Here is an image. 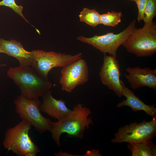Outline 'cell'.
<instances>
[{
    "mask_svg": "<svg viewBox=\"0 0 156 156\" xmlns=\"http://www.w3.org/2000/svg\"><path fill=\"white\" fill-rule=\"evenodd\" d=\"M90 109L81 103L75 105L71 111L57 122H52L49 131L57 146H61L60 138L64 133L70 138L82 139L86 129L93 124Z\"/></svg>",
    "mask_w": 156,
    "mask_h": 156,
    "instance_id": "1",
    "label": "cell"
},
{
    "mask_svg": "<svg viewBox=\"0 0 156 156\" xmlns=\"http://www.w3.org/2000/svg\"><path fill=\"white\" fill-rule=\"evenodd\" d=\"M7 75L19 88L21 94L29 99H38L53 86L31 66L10 67Z\"/></svg>",
    "mask_w": 156,
    "mask_h": 156,
    "instance_id": "2",
    "label": "cell"
},
{
    "mask_svg": "<svg viewBox=\"0 0 156 156\" xmlns=\"http://www.w3.org/2000/svg\"><path fill=\"white\" fill-rule=\"evenodd\" d=\"M31 126L22 120L6 131L3 144L8 151L18 156H36L40 152L29 135Z\"/></svg>",
    "mask_w": 156,
    "mask_h": 156,
    "instance_id": "3",
    "label": "cell"
},
{
    "mask_svg": "<svg viewBox=\"0 0 156 156\" xmlns=\"http://www.w3.org/2000/svg\"><path fill=\"white\" fill-rule=\"evenodd\" d=\"M127 51L138 57L151 56L156 52V25L153 23L135 28L122 44Z\"/></svg>",
    "mask_w": 156,
    "mask_h": 156,
    "instance_id": "4",
    "label": "cell"
},
{
    "mask_svg": "<svg viewBox=\"0 0 156 156\" xmlns=\"http://www.w3.org/2000/svg\"><path fill=\"white\" fill-rule=\"evenodd\" d=\"M41 102L39 99H29L21 94L14 101L16 112L22 120L42 133L50 131L52 121L41 114L40 109Z\"/></svg>",
    "mask_w": 156,
    "mask_h": 156,
    "instance_id": "5",
    "label": "cell"
},
{
    "mask_svg": "<svg viewBox=\"0 0 156 156\" xmlns=\"http://www.w3.org/2000/svg\"><path fill=\"white\" fill-rule=\"evenodd\" d=\"M156 135V116L149 121L134 122L120 127L111 140L113 144L132 143L152 140Z\"/></svg>",
    "mask_w": 156,
    "mask_h": 156,
    "instance_id": "6",
    "label": "cell"
},
{
    "mask_svg": "<svg viewBox=\"0 0 156 156\" xmlns=\"http://www.w3.org/2000/svg\"><path fill=\"white\" fill-rule=\"evenodd\" d=\"M135 23L136 20H134L125 29L117 34L109 32L103 35H95L90 38L81 36H78L77 39L91 45L104 54L109 53L116 57L117 49L125 42L136 28Z\"/></svg>",
    "mask_w": 156,
    "mask_h": 156,
    "instance_id": "7",
    "label": "cell"
},
{
    "mask_svg": "<svg viewBox=\"0 0 156 156\" xmlns=\"http://www.w3.org/2000/svg\"><path fill=\"white\" fill-rule=\"evenodd\" d=\"M32 51L34 57L31 66L47 79H48L49 72L53 68L64 67L81 58L82 55L81 53L73 55L42 50H36Z\"/></svg>",
    "mask_w": 156,
    "mask_h": 156,
    "instance_id": "8",
    "label": "cell"
},
{
    "mask_svg": "<svg viewBox=\"0 0 156 156\" xmlns=\"http://www.w3.org/2000/svg\"><path fill=\"white\" fill-rule=\"evenodd\" d=\"M61 74L60 83L62 90L69 93L88 81V65L86 60L81 58L63 67Z\"/></svg>",
    "mask_w": 156,
    "mask_h": 156,
    "instance_id": "9",
    "label": "cell"
},
{
    "mask_svg": "<svg viewBox=\"0 0 156 156\" xmlns=\"http://www.w3.org/2000/svg\"><path fill=\"white\" fill-rule=\"evenodd\" d=\"M116 58L111 55L104 54L99 76L101 83L120 97L123 91V81L120 79V66Z\"/></svg>",
    "mask_w": 156,
    "mask_h": 156,
    "instance_id": "10",
    "label": "cell"
},
{
    "mask_svg": "<svg viewBox=\"0 0 156 156\" xmlns=\"http://www.w3.org/2000/svg\"><path fill=\"white\" fill-rule=\"evenodd\" d=\"M125 70L128 74H125V77L133 89L146 86L156 90V69L152 70L148 67L142 68L137 66L128 67Z\"/></svg>",
    "mask_w": 156,
    "mask_h": 156,
    "instance_id": "11",
    "label": "cell"
},
{
    "mask_svg": "<svg viewBox=\"0 0 156 156\" xmlns=\"http://www.w3.org/2000/svg\"><path fill=\"white\" fill-rule=\"evenodd\" d=\"M0 53L16 58L19 63L20 66H31L34 55L33 51L25 50L21 42L16 40H10L0 38Z\"/></svg>",
    "mask_w": 156,
    "mask_h": 156,
    "instance_id": "12",
    "label": "cell"
},
{
    "mask_svg": "<svg viewBox=\"0 0 156 156\" xmlns=\"http://www.w3.org/2000/svg\"><path fill=\"white\" fill-rule=\"evenodd\" d=\"M52 92V90H49L42 96V101L40 109L41 111L58 120L69 113L71 110L67 107L62 99H57L54 98Z\"/></svg>",
    "mask_w": 156,
    "mask_h": 156,
    "instance_id": "13",
    "label": "cell"
},
{
    "mask_svg": "<svg viewBox=\"0 0 156 156\" xmlns=\"http://www.w3.org/2000/svg\"><path fill=\"white\" fill-rule=\"evenodd\" d=\"M123 91L122 96L126 99L118 103L116 105L118 107L124 106L130 107L134 112L142 111L152 118L156 116V108L155 104L148 105L145 103L139 97L136 96L133 91L125 86L122 82Z\"/></svg>",
    "mask_w": 156,
    "mask_h": 156,
    "instance_id": "14",
    "label": "cell"
},
{
    "mask_svg": "<svg viewBox=\"0 0 156 156\" xmlns=\"http://www.w3.org/2000/svg\"><path fill=\"white\" fill-rule=\"evenodd\" d=\"M127 148L132 156H156V146L152 140L129 143Z\"/></svg>",
    "mask_w": 156,
    "mask_h": 156,
    "instance_id": "15",
    "label": "cell"
},
{
    "mask_svg": "<svg viewBox=\"0 0 156 156\" xmlns=\"http://www.w3.org/2000/svg\"><path fill=\"white\" fill-rule=\"evenodd\" d=\"M80 21L95 27L100 24V14L95 9L83 8L79 15Z\"/></svg>",
    "mask_w": 156,
    "mask_h": 156,
    "instance_id": "16",
    "label": "cell"
},
{
    "mask_svg": "<svg viewBox=\"0 0 156 156\" xmlns=\"http://www.w3.org/2000/svg\"><path fill=\"white\" fill-rule=\"evenodd\" d=\"M122 15L121 12L112 11L100 14V24L112 27H115L121 21Z\"/></svg>",
    "mask_w": 156,
    "mask_h": 156,
    "instance_id": "17",
    "label": "cell"
},
{
    "mask_svg": "<svg viewBox=\"0 0 156 156\" xmlns=\"http://www.w3.org/2000/svg\"><path fill=\"white\" fill-rule=\"evenodd\" d=\"M156 15V0H148L143 15L144 25L153 23V18Z\"/></svg>",
    "mask_w": 156,
    "mask_h": 156,
    "instance_id": "18",
    "label": "cell"
},
{
    "mask_svg": "<svg viewBox=\"0 0 156 156\" xmlns=\"http://www.w3.org/2000/svg\"><path fill=\"white\" fill-rule=\"evenodd\" d=\"M0 6H5L11 8L15 13L28 22L22 13L23 7L17 5L15 0H2L0 1Z\"/></svg>",
    "mask_w": 156,
    "mask_h": 156,
    "instance_id": "19",
    "label": "cell"
},
{
    "mask_svg": "<svg viewBox=\"0 0 156 156\" xmlns=\"http://www.w3.org/2000/svg\"><path fill=\"white\" fill-rule=\"evenodd\" d=\"M148 0H135L138 10L137 17L138 22L139 23L143 19L144 11Z\"/></svg>",
    "mask_w": 156,
    "mask_h": 156,
    "instance_id": "20",
    "label": "cell"
},
{
    "mask_svg": "<svg viewBox=\"0 0 156 156\" xmlns=\"http://www.w3.org/2000/svg\"><path fill=\"white\" fill-rule=\"evenodd\" d=\"M85 156H101L99 152V151L94 149L87 151L84 155Z\"/></svg>",
    "mask_w": 156,
    "mask_h": 156,
    "instance_id": "21",
    "label": "cell"
},
{
    "mask_svg": "<svg viewBox=\"0 0 156 156\" xmlns=\"http://www.w3.org/2000/svg\"><path fill=\"white\" fill-rule=\"evenodd\" d=\"M6 66V65L5 64H3L2 65H0V66Z\"/></svg>",
    "mask_w": 156,
    "mask_h": 156,
    "instance_id": "22",
    "label": "cell"
},
{
    "mask_svg": "<svg viewBox=\"0 0 156 156\" xmlns=\"http://www.w3.org/2000/svg\"><path fill=\"white\" fill-rule=\"evenodd\" d=\"M130 1H135V0H129Z\"/></svg>",
    "mask_w": 156,
    "mask_h": 156,
    "instance_id": "23",
    "label": "cell"
},
{
    "mask_svg": "<svg viewBox=\"0 0 156 156\" xmlns=\"http://www.w3.org/2000/svg\"></svg>",
    "mask_w": 156,
    "mask_h": 156,
    "instance_id": "24",
    "label": "cell"
}]
</instances>
